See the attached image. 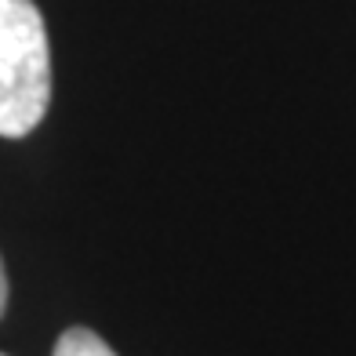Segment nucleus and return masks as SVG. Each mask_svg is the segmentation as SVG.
I'll return each instance as SVG.
<instances>
[{
	"instance_id": "20e7f679",
	"label": "nucleus",
	"mask_w": 356,
	"mask_h": 356,
	"mask_svg": "<svg viewBox=\"0 0 356 356\" xmlns=\"http://www.w3.org/2000/svg\"><path fill=\"white\" fill-rule=\"evenodd\" d=\"M0 356H4V353H0Z\"/></svg>"
},
{
	"instance_id": "f03ea898",
	"label": "nucleus",
	"mask_w": 356,
	"mask_h": 356,
	"mask_svg": "<svg viewBox=\"0 0 356 356\" xmlns=\"http://www.w3.org/2000/svg\"><path fill=\"white\" fill-rule=\"evenodd\" d=\"M51 356H117L95 331L88 327H70L66 334L58 338V346Z\"/></svg>"
},
{
	"instance_id": "7ed1b4c3",
	"label": "nucleus",
	"mask_w": 356,
	"mask_h": 356,
	"mask_svg": "<svg viewBox=\"0 0 356 356\" xmlns=\"http://www.w3.org/2000/svg\"><path fill=\"white\" fill-rule=\"evenodd\" d=\"M8 309V273H4V258H0V316Z\"/></svg>"
},
{
	"instance_id": "f257e3e1",
	"label": "nucleus",
	"mask_w": 356,
	"mask_h": 356,
	"mask_svg": "<svg viewBox=\"0 0 356 356\" xmlns=\"http://www.w3.org/2000/svg\"><path fill=\"white\" fill-rule=\"evenodd\" d=\"M51 106V51L33 0H0V135L22 138Z\"/></svg>"
}]
</instances>
